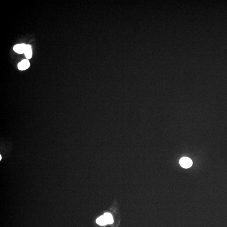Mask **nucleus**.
<instances>
[{"label": "nucleus", "instance_id": "0eeeda50", "mask_svg": "<svg viewBox=\"0 0 227 227\" xmlns=\"http://www.w3.org/2000/svg\"><path fill=\"white\" fill-rule=\"evenodd\" d=\"M0 157H1V159H0V160H1V156H0Z\"/></svg>", "mask_w": 227, "mask_h": 227}, {"label": "nucleus", "instance_id": "f03ea898", "mask_svg": "<svg viewBox=\"0 0 227 227\" xmlns=\"http://www.w3.org/2000/svg\"><path fill=\"white\" fill-rule=\"evenodd\" d=\"M30 63L28 60H24L18 64V68L20 70H25L30 67Z\"/></svg>", "mask_w": 227, "mask_h": 227}, {"label": "nucleus", "instance_id": "20e7f679", "mask_svg": "<svg viewBox=\"0 0 227 227\" xmlns=\"http://www.w3.org/2000/svg\"><path fill=\"white\" fill-rule=\"evenodd\" d=\"M25 57L27 59L29 60L32 58L33 53H32V49L31 46L30 45H26L25 50Z\"/></svg>", "mask_w": 227, "mask_h": 227}, {"label": "nucleus", "instance_id": "f257e3e1", "mask_svg": "<svg viewBox=\"0 0 227 227\" xmlns=\"http://www.w3.org/2000/svg\"><path fill=\"white\" fill-rule=\"evenodd\" d=\"M180 164L182 167L184 168H188L192 165L193 162L191 159L188 157L182 158L180 160Z\"/></svg>", "mask_w": 227, "mask_h": 227}, {"label": "nucleus", "instance_id": "39448f33", "mask_svg": "<svg viewBox=\"0 0 227 227\" xmlns=\"http://www.w3.org/2000/svg\"><path fill=\"white\" fill-rule=\"evenodd\" d=\"M103 216L105 218L106 223H107V224H111L113 223L114 222L113 217H112L111 214L109 213H105L103 215Z\"/></svg>", "mask_w": 227, "mask_h": 227}, {"label": "nucleus", "instance_id": "423d86ee", "mask_svg": "<svg viewBox=\"0 0 227 227\" xmlns=\"http://www.w3.org/2000/svg\"><path fill=\"white\" fill-rule=\"evenodd\" d=\"M96 223L100 226H105L107 224V223L105 220V218L103 215L98 218L96 220Z\"/></svg>", "mask_w": 227, "mask_h": 227}, {"label": "nucleus", "instance_id": "7ed1b4c3", "mask_svg": "<svg viewBox=\"0 0 227 227\" xmlns=\"http://www.w3.org/2000/svg\"><path fill=\"white\" fill-rule=\"evenodd\" d=\"M26 45L25 44H17L14 47L15 52L19 54H23L25 50Z\"/></svg>", "mask_w": 227, "mask_h": 227}]
</instances>
